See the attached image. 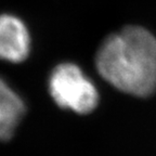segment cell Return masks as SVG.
I'll return each instance as SVG.
<instances>
[{
	"label": "cell",
	"mask_w": 156,
	"mask_h": 156,
	"mask_svg": "<svg viewBox=\"0 0 156 156\" xmlns=\"http://www.w3.org/2000/svg\"><path fill=\"white\" fill-rule=\"evenodd\" d=\"M98 72L119 91L149 97L156 90V37L140 26L110 35L95 56Z\"/></svg>",
	"instance_id": "cell-1"
},
{
	"label": "cell",
	"mask_w": 156,
	"mask_h": 156,
	"mask_svg": "<svg viewBox=\"0 0 156 156\" xmlns=\"http://www.w3.org/2000/svg\"><path fill=\"white\" fill-rule=\"evenodd\" d=\"M49 91L58 106L78 114L92 112L99 102L94 83L73 63H62L52 71Z\"/></svg>",
	"instance_id": "cell-2"
},
{
	"label": "cell",
	"mask_w": 156,
	"mask_h": 156,
	"mask_svg": "<svg viewBox=\"0 0 156 156\" xmlns=\"http://www.w3.org/2000/svg\"><path fill=\"white\" fill-rule=\"evenodd\" d=\"M29 51L30 37L24 23L14 15H0V60L21 63Z\"/></svg>",
	"instance_id": "cell-3"
},
{
	"label": "cell",
	"mask_w": 156,
	"mask_h": 156,
	"mask_svg": "<svg viewBox=\"0 0 156 156\" xmlns=\"http://www.w3.org/2000/svg\"><path fill=\"white\" fill-rule=\"evenodd\" d=\"M24 114L21 97L0 77V141L12 138Z\"/></svg>",
	"instance_id": "cell-4"
}]
</instances>
